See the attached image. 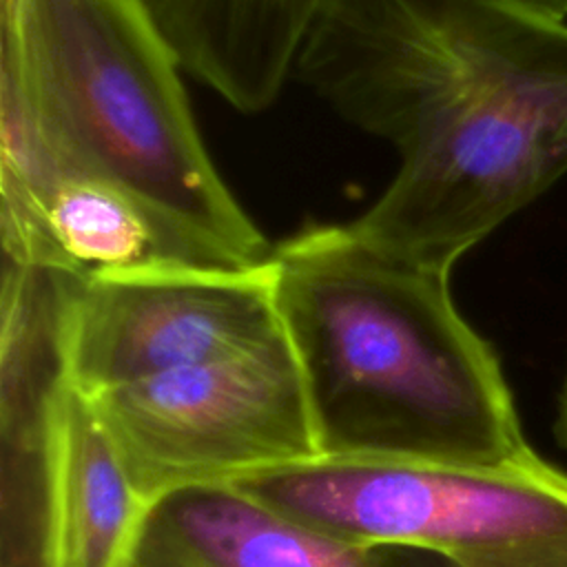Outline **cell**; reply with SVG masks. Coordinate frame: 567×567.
<instances>
[{"label":"cell","instance_id":"52a82bcc","mask_svg":"<svg viewBox=\"0 0 567 567\" xmlns=\"http://www.w3.org/2000/svg\"><path fill=\"white\" fill-rule=\"evenodd\" d=\"M86 277L2 257L0 567H60L69 337Z\"/></svg>","mask_w":567,"mask_h":567},{"label":"cell","instance_id":"8992f818","mask_svg":"<svg viewBox=\"0 0 567 567\" xmlns=\"http://www.w3.org/2000/svg\"><path fill=\"white\" fill-rule=\"evenodd\" d=\"M284 334L272 257L250 268H153L86 277L73 306L71 383L93 396L224 361Z\"/></svg>","mask_w":567,"mask_h":567},{"label":"cell","instance_id":"4fadbf2b","mask_svg":"<svg viewBox=\"0 0 567 567\" xmlns=\"http://www.w3.org/2000/svg\"><path fill=\"white\" fill-rule=\"evenodd\" d=\"M538 13L558 18V20H567V0H516Z\"/></svg>","mask_w":567,"mask_h":567},{"label":"cell","instance_id":"30bf717a","mask_svg":"<svg viewBox=\"0 0 567 567\" xmlns=\"http://www.w3.org/2000/svg\"><path fill=\"white\" fill-rule=\"evenodd\" d=\"M332 0H140L184 73L244 113L268 109Z\"/></svg>","mask_w":567,"mask_h":567},{"label":"cell","instance_id":"7a4b0ae2","mask_svg":"<svg viewBox=\"0 0 567 567\" xmlns=\"http://www.w3.org/2000/svg\"><path fill=\"white\" fill-rule=\"evenodd\" d=\"M272 270L321 458L501 465L529 450L450 272L385 255L348 224L281 241Z\"/></svg>","mask_w":567,"mask_h":567},{"label":"cell","instance_id":"277c9868","mask_svg":"<svg viewBox=\"0 0 567 567\" xmlns=\"http://www.w3.org/2000/svg\"><path fill=\"white\" fill-rule=\"evenodd\" d=\"M226 483L346 545L414 547L450 567H567V472L532 447L501 465L317 456Z\"/></svg>","mask_w":567,"mask_h":567},{"label":"cell","instance_id":"5b68a950","mask_svg":"<svg viewBox=\"0 0 567 567\" xmlns=\"http://www.w3.org/2000/svg\"><path fill=\"white\" fill-rule=\"evenodd\" d=\"M86 399L144 503L171 489L319 456L286 334L239 357Z\"/></svg>","mask_w":567,"mask_h":567},{"label":"cell","instance_id":"9c48e42d","mask_svg":"<svg viewBox=\"0 0 567 567\" xmlns=\"http://www.w3.org/2000/svg\"><path fill=\"white\" fill-rule=\"evenodd\" d=\"M120 567H383L379 551L312 532L228 483L146 503Z\"/></svg>","mask_w":567,"mask_h":567},{"label":"cell","instance_id":"6da1fadb","mask_svg":"<svg viewBox=\"0 0 567 567\" xmlns=\"http://www.w3.org/2000/svg\"><path fill=\"white\" fill-rule=\"evenodd\" d=\"M295 78L396 151L348 224L385 255L452 272L567 175V20L516 0H332Z\"/></svg>","mask_w":567,"mask_h":567},{"label":"cell","instance_id":"ba28073f","mask_svg":"<svg viewBox=\"0 0 567 567\" xmlns=\"http://www.w3.org/2000/svg\"><path fill=\"white\" fill-rule=\"evenodd\" d=\"M2 257L82 277L153 268H250L137 195L80 173L0 175Z\"/></svg>","mask_w":567,"mask_h":567},{"label":"cell","instance_id":"7c38bea8","mask_svg":"<svg viewBox=\"0 0 567 567\" xmlns=\"http://www.w3.org/2000/svg\"><path fill=\"white\" fill-rule=\"evenodd\" d=\"M554 439L556 443L567 450V372L558 392V403H556V419H554Z\"/></svg>","mask_w":567,"mask_h":567},{"label":"cell","instance_id":"3957f363","mask_svg":"<svg viewBox=\"0 0 567 567\" xmlns=\"http://www.w3.org/2000/svg\"><path fill=\"white\" fill-rule=\"evenodd\" d=\"M179 71L140 0H2L0 175L106 179L266 264L275 246L219 177Z\"/></svg>","mask_w":567,"mask_h":567},{"label":"cell","instance_id":"8fae6325","mask_svg":"<svg viewBox=\"0 0 567 567\" xmlns=\"http://www.w3.org/2000/svg\"><path fill=\"white\" fill-rule=\"evenodd\" d=\"M144 507L91 401L73 388L60 470V567H120Z\"/></svg>","mask_w":567,"mask_h":567}]
</instances>
